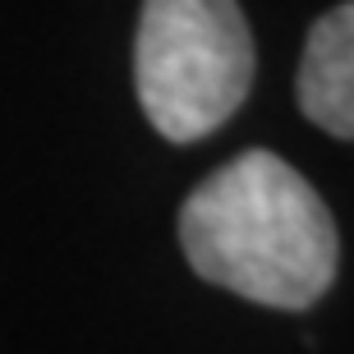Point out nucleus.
<instances>
[{
  "instance_id": "obj_1",
  "label": "nucleus",
  "mask_w": 354,
  "mask_h": 354,
  "mask_svg": "<svg viewBox=\"0 0 354 354\" xmlns=\"http://www.w3.org/2000/svg\"><path fill=\"white\" fill-rule=\"evenodd\" d=\"M180 249L207 286L263 308H313L336 281L327 203L276 152H239L180 207Z\"/></svg>"
},
{
  "instance_id": "obj_2",
  "label": "nucleus",
  "mask_w": 354,
  "mask_h": 354,
  "mask_svg": "<svg viewBox=\"0 0 354 354\" xmlns=\"http://www.w3.org/2000/svg\"><path fill=\"white\" fill-rule=\"evenodd\" d=\"M133 88L161 138L216 133L253 88V32L239 0H143Z\"/></svg>"
},
{
  "instance_id": "obj_3",
  "label": "nucleus",
  "mask_w": 354,
  "mask_h": 354,
  "mask_svg": "<svg viewBox=\"0 0 354 354\" xmlns=\"http://www.w3.org/2000/svg\"><path fill=\"white\" fill-rule=\"evenodd\" d=\"M299 111L331 138H354V0L313 19L299 60Z\"/></svg>"
}]
</instances>
